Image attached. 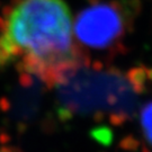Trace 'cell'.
<instances>
[{"instance_id": "1", "label": "cell", "mask_w": 152, "mask_h": 152, "mask_svg": "<svg viewBox=\"0 0 152 152\" xmlns=\"http://www.w3.org/2000/svg\"><path fill=\"white\" fill-rule=\"evenodd\" d=\"M73 36V19L63 0H19L0 36V63L20 60L46 83H62L82 65Z\"/></svg>"}, {"instance_id": "2", "label": "cell", "mask_w": 152, "mask_h": 152, "mask_svg": "<svg viewBox=\"0 0 152 152\" xmlns=\"http://www.w3.org/2000/svg\"><path fill=\"white\" fill-rule=\"evenodd\" d=\"M126 14L115 2H96L86 7L73 20V35L78 42L92 49H106L124 35Z\"/></svg>"}, {"instance_id": "3", "label": "cell", "mask_w": 152, "mask_h": 152, "mask_svg": "<svg viewBox=\"0 0 152 152\" xmlns=\"http://www.w3.org/2000/svg\"><path fill=\"white\" fill-rule=\"evenodd\" d=\"M143 125H144V130L148 137L152 142V104L150 106H148L145 112L143 113Z\"/></svg>"}]
</instances>
